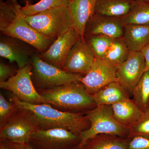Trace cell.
I'll return each mask as SVG.
<instances>
[{"label": "cell", "mask_w": 149, "mask_h": 149, "mask_svg": "<svg viewBox=\"0 0 149 149\" xmlns=\"http://www.w3.org/2000/svg\"><path fill=\"white\" fill-rule=\"evenodd\" d=\"M9 100L17 107L32 112L40 129L62 128L80 134L89 129L91 125L87 116L83 113L62 111L49 104L27 103L20 100L12 93Z\"/></svg>", "instance_id": "cell-1"}, {"label": "cell", "mask_w": 149, "mask_h": 149, "mask_svg": "<svg viewBox=\"0 0 149 149\" xmlns=\"http://www.w3.org/2000/svg\"><path fill=\"white\" fill-rule=\"evenodd\" d=\"M37 91L45 103L62 111L85 113L97 107L93 95L80 81Z\"/></svg>", "instance_id": "cell-2"}, {"label": "cell", "mask_w": 149, "mask_h": 149, "mask_svg": "<svg viewBox=\"0 0 149 149\" xmlns=\"http://www.w3.org/2000/svg\"><path fill=\"white\" fill-rule=\"evenodd\" d=\"M25 19L40 34L55 40L73 27L68 6L59 7L25 16Z\"/></svg>", "instance_id": "cell-3"}, {"label": "cell", "mask_w": 149, "mask_h": 149, "mask_svg": "<svg viewBox=\"0 0 149 149\" xmlns=\"http://www.w3.org/2000/svg\"><path fill=\"white\" fill-rule=\"evenodd\" d=\"M32 78L37 91L49 90L61 85L79 82L84 74L66 72L45 61L39 54L32 57Z\"/></svg>", "instance_id": "cell-4"}, {"label": "cell", "mask_w": 149, "mask_h": 149, "mask_svg": "<svg viewBox=\"0 0 149 149\" xmlns=\"http://www.w3.org/2000/svg\"><path fill=\"white\" fill-rule=\"evenodd\" d=\"M91 122L88 130L80 133L81 142L83 144L88 139L100 134L113 135L128 139L129 128L123 126L113 117L111 105L97 106L85 112Z\"/></svg>", "instance_id": "cell-5"}, {"label": "cell", "mask_w": 149, "mask_h": 149, "mask_svg": "<svg viewBox=\"0 0 149 149\" xmlns=\"http://www.w3.org/2000/svg\"><path fill=\"white\" fill-rule=\"evenodd\" d=\"M40 129L35 115L28 110L18 107L17 110L0 127V139L28 144L33 133Z\"/></svg>", "instance_id": "cell-6"}, {"label": "cell", "mask_w": 149, "mask_h": 149, "mask_svg": "<svg viewBox=\"0 0 149 149\" xmlns=\"http://www.w3.org/2000/svg\"><path fill=\"white\" fill-rule=\"evenodd\" d=\"M81 142L80 134L62 128L39 129L28 145L35 149H75Z\"/></svg>", "instance_id": "cell-7"}, {"label": "cell", "mask_w": 149, "mask_h": 149, "mask_svg": "<svg viewBox=\"0 0 149 149\" xmlns=\"http://www.w3.org/2000/svg\"><path fill=\"white\" fill-rule=\"evenodd\" d=\"M32 64L18 69L15 75L5 82L0 83V88L10 91L13 95L24 102L45 103L32 81Z\"/></svg>", "instance_id": "cell-8"}, {"label": "cell", "mask_w": 149, "mask_h": 149, "mask_svg": "<svg viewBox=\"0 0 149 149\" xmlns=\"http://www.w3.org/2000/svg\"><path fill=\"white\" fill-rule=\"evenodd\" d=\"M1 32L27 43L40 53L47 50L56 40L46 37L36 31L26 22L23 14Z\"/></svg>", "instance_id": "cell-9"}, {"label": "cell", "mask_w": 149, "mask_h": 149, "mask_svg": "<svg viewBox=\"0 0 149 149\" xmlns=\"http://www.w3.org/2000/svg\"><path fill=\"white\" fill-rule=\"evenodd\" d=\"M116 68L102 59L96 58L86 74L80 80L88 93L93 95L110 83L118 82Z\"/></svg>", "instance_id": "cell-10"}, {"label": "cell", "mask_w": 149, "mask_h": 149, "mask_svg": "<svg viewBox=\"0 0 149 149\" xmlns=\"http://www.w3.org/2000/svg\"><path fill=\"white\" fill-rule=\"evenodd\" d=\"M95 58L85 37H80L70 51L62 69L66 72L85 75L91 69Z\"/></svg>", "instance_id": "cell-11"}, {"label": "cell", "mask_w": 149, "mask_h": 149, "mask_svg": "<svg viewBox=\"0 0 149 149\" xmlns=\"http://www.w3.org/2000/svg\"><path fill=\"white\" fill-rule=\"evenodd\" d=\"M146 71V63L141 52L130 53L128 58L117 67L116 76L118 82L132 95Z\"/></svg>", "instance_id": "cell-12"}, {"label": "cell", "mask_w": 149, "mask_h": 149, "mask_svg": "<svg viewBox=\"0 0 149 149\" xmlns=\"http://www.w3.org/2000/svg\"><path fill=\"white\" fill-rule=\"evenodd\" d=\"M3 35L0 40L1 56L11 63L16 62L19 69L32 64V57L36 54L35 48L16 38Z\"/></svg>", "instance_id": "cell-13"}, {"label": "cell", "mask_w": 149, "mask_h": 149, "mask_svg": "<svg viewBox=\"0 0 149 149\" xmlns=\"http://www.w3.org/2000/svg\"><path fill=\"white\" fill-rule=\"evenodd\" d=\"M124 26L121 17L94 14L86 24L84 37L104 36L113 39L123 38Z\"/></svg>", "instance_id": "cell-14"}, {"label": "cell", "mask_w": 149, "mask_h": 149, "mask_svg": "<svg viewBox=\"0 0 149 149\" xmlns=\"http://www.w3.org/2000/svg\"><path fill=\"white\" fill-rule=\"evenodd\" d=\"M80 37L72 27L57 38L47 50L40 53V57L45 61L62 69L70 51Z\"/></svg>", "instance_id": "cell-15"}, {"label": "cell", "mask_w": 149, "mask_h": 149, "mask_svg": "<svg viewBox=\"0 0 149 149\" xmlns=\"http://www.w3.org/2000/svg\"><path fill=\"white\" fill-rule=\"evenodd\" d=\"M96 0H70L68 8L73 28L81 38H84L86 24L95 14Z\"/></svg>", "instance_id": "cell-16"}, {"label": "cell", "mask_w": 149, "mask_h": 149, "mask_svg": "<svg viewBox=\"0 0 149 149\" xmlns=\"http://www.w3.org/2000/svg\"><path fill=\"white\" fill-rule=\"evenodd\" d=\"M111 106L116 120L123 126L129 128L141 119L144 113L130 97Z\"/></svg>", "instance_id": "cell-17"}, {"label": "cell", "mask_w": 149, "mask_h": 149, "mask_svg": "<svg viewBox=\"0 0 149 149\" xmlns=\"http://www.w3.org/2000/svg\"><path fill=\"white\" fill-rule=\"evenodd\" d=\"M123 38L130 53L141 52L149 44V24H125Z\"/></svg>", "instance_id": "cell-18"}, {"label": "cell", "mask_w": 149, "mask_h": 149, "mask_svg": "<svg viewBox=\"0 0 149 149\" xmlns=\"http://www.w3.org/2000/svg\"><path fill=\"white\" fill-rule=\"evenodd\" d=\"M130 139L100 134L88 139L75 149H128Z\"/></svg>", "instance_id": "cell-19"}, {"label": "cell", "mask_w": 149, "mask_h": 149, "mask_svg": "<svg viewBox=\"0 0 149 149\" xmlns=\"http://www.w3.org/2000/svg\"><path fill=\"white\" fill-rule=\"evenodd\" d=\"M97 106L112 105L129 98L125 88L118 82L110 83L93 95Z\"/></svg>", "instance_id": "cell-20"}, {"label": "cell", "mask_w": 149, "mask_h": 149, "mask_svg": "<svg viewBox=\"0 0 149 149\" xmlns=\"http://www.w3.org/2000/svg\"><path fill=\"white\" fill-rule=\"evenodd\" d=\"M134 0H96L95 14L122 17L130 11Z\"/></svg>", "instance_id": "cell-21"}, {"label": "cell", "mask_w": 149, "mask_h": 149, "mask_svg": "<svg viewBox=\"0 0 149 149\" xmlns=\"http://www.w3.org/2000/svg\"><path fill=\"white\" fill-rule=\"evenodd\" d=\"M121 18L125 24H149V2L134 0L130 11Z\"/></svg>", "instance_id": "cell-22"}, {"label": "cell", "mask_w": 149, "mask_h": 149, "mask_svg": "<svg viewBox=\"0 0 149 149\" xmlns=\"http://www.w3.org/2000/svg\"><path fill=\"white\" fill-rule=\"evenodd\" d=\"M18 0H0V30L2 32L23 14Z\"/></svg>", "instance_id": "cell-23"}, {"label": "cell", "mask_w": 149, "mask_h": 149, "mask_svg": "<svg viewBox=\"0 0 149 149\" xmlns=\"http://www.w3.org/2000/svg\"><path fill=\"white\" fill-rule=\"evenodd\" d=\"M130 53L123 38L114 39L104 58L110 64L117 68L128 58Z\"/></svg>", "instance_id": "cell-24"}, {"label": "cell", "mask_w": 149, "mask_h": 149, "mask_svg": "<svg viewBox=\"0 0 149 149\" xmlns=\"http://www.w3.org/2000/svg\"><path fill=\"white\" fill-rule=\"evenodd\" d=\"M132 100L143 112L149 107V71L146 70L133 89Z\"/></svg>", "instance_id": "cell-25"}, {"label": "cell", "mask_w": 149, "mask_h": 149, "mask_svg": "<svg viewBox=\"0 0 149 149\" xmlns=\"http://www.w3.org/2000/svg\"><path fill=\"white\" fill-rule=\"evenodd\" d=\"M70 0H40L35 4L26 3L22 6L24 16H29L42 12L61 6H68Z\"/></svg>", "instance_id": "cell-26"}, {"label": "cell", "mask_w": 149, "mask_h": 149, "mask_svg": "<svg viewBox=\"0 0 149 149\" xmlns=\"http://www.w3.org/2000/svg\"><path fill=\"white\" fill-rule=\"evenodd\" d=\"M95 54L96 58L103 59L114 40L104 36L84 37Z\"/></svg>", "instance_id": "cell-27"}, {"label": "cell", "mask_w": 149, "mask_h": 149, "mask_svg": "<svg viewBox=\"0 0 149 149\" xmlns=\"http://www.w3.org/2000/svg\"><path fill=\"white\" fill-rule=\"evenodd\" d=\"M128 139L141 137L149 140V107L138 122L129 128Z\"/></svg>", "instance_id": "cell-28"}, {"label": "cell", "mask_w": 149, "mask_h": 149, "mask_svg": "<svg viewBox=\"0 0 149 149\" xmlns=\"http://www.w3.org/2000/svg\"><path fill=\"white\" fill-rule=\"evenodd\" d=\"M18 107L12 102L8 101L0 94V127L3 125L17 110Z\"/></svg>", "instance_id": "cell-29"}, {"label": "cell", "mask_w": 149, "mask_h": 149, "mask_svg": "<svg viewBox=\"0 0 149 149\" xmlns=\"http://www.w3.org/2000/svg\"><path fill=\"white\" fill-rule=\"evenodd\" d=\"M128 149H149V140L141 137L130 139Z\"/></svg>", "instance_id": "cell-30"}, {"label": "cell", "mask_w": 149, "mask_h": 149, "mask_svg": "<svg viewBox=\"0 0 149 149\" xmlns=\"http://www.w3.org/2000/svg\"><path fill=\"white\" fill-rule=\"evenodd\" d=\"M17 70L9 65L1 62L0 63V83L5 82L15 75Z\"/></svg>", "instance_id": "cell-31"}, {"label": "cell", "mask_w": 149, "mask_h": 149, "mask_svg": "<svg viewBox=\"0 0 149 149\" xmlns=\"http://www.w3.org/2000/svg\"><path fill=\"white\" fill-rule=\"evenodd\" d=\"M0 149H27L25 144L17 143L0 139Z\"/></svg>", "instance_id": "cell-32"}, {"label": "cell", "mask_w": 149, "mask_h": 149, "mask_svg": "<svg viewBox=\"0 0 149 149\" xmlns=\"http://www.w3.org/2000/svg\"><path fill=\"white\" fill-rule=\"evenodd\" d=\"M141 52L145 59L146 70L149 71V44L143 48Z\"/></svg>", "instance_id": "cell-33"}, {"label": "cell", "mask_w": 149, "mask_h": 149, "mask_svg": "<svg viewBox=\"0 0 149 149\" xmlns=\"http://www.w3.org/2000/svg\"><path fill=\"white\" fill-rule=\"evenodd\" d=\"M21 1H22L24 2V4L26 3L27 2H28L29 3H32L33 0H21Z\"/></svg>", "instance_id": "cell-34"}, {"label": "cell", "mask_w": 149, "mask_h": 149, "mask_svg": "<svg viewBox=\"0 0 149 149\" xmlns=\"http://www.w3.org/2000/svg\"><path fill=\"white\" fill-rule=\"evenodd\" d=\"M25 146H26V148H27V149H35L33 148H32L31 146L28 145V144H25Z\"/></svg>", "instance_id": "cell-35"}, {"label": "cell", "mask_w": 149, "mask_h": 149, "mask_svg": "<svg viewBox=\"0 0 149 149\" xmlns=\"http://www.w3.org/2000/svg\"><path fill=\"white\" fill-rule=\"evenodd\" d=\"M141 1H146L149 2V0H141Z\"/></svg>", "instance_id": "cell-36"}, {"label": "cell", "mask_w": 149, "mask_h": 149, "mask_svg": "<svg viewBox=\"0 0 149 149\" xmlns=\"http://www.w3.org/2000/svg\"><path fill=\"white\" fill-rule=\"evenodd\" d=\"M2 1H3V0H2Z\"/></svg>", "instance_id": "cell-37"}]
</instances>
